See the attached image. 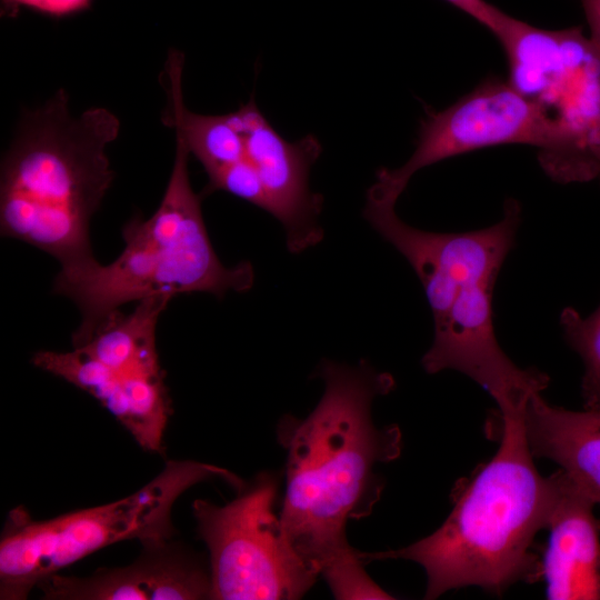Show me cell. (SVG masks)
Masks as SVG:
<instances>
[{
  "instance_id": "cell-17",
  "label": "cell",
  "mask_w": 600,
  "mask_h": 600,
  "mask_svg": "<svg viewBox=\"0 0 600 600\" xmlns=\"http://www.w3.org/2000/svg\"><path fill=\"white\" fill-rule=\"evenodd\" d=\"M208 176L204 194L226 191L263 210L267 197L262 182L253 166L244 158L233 164L219 169Z\"/></svg>"
},
{
  "instance_id": "cell-20",
  "label": "cell",
  "mask_w": 600,
  "mask_h": 600,
  "mask_svg": "<svg viewBox=\"0 0 600 600\" xmlns=\"http://www.w3.org/2000/svg\"><path fill=\"white\" fill-rule=\"evenodd\" d=\"M7 7H28L50 16H66L87 8L90 0H4Z\"/></svg>"
},
{
  "instance_id": "cell-5",
  "label": "cell",
  "mask_w": 600,
  "mask_h": 600,
  "mask_svg": "<svg viewBox=\"0 0 600 600\" xmlns=\"http://www.w3.org/2000/svg\"><path fill=\"white\" fill-rule=\"evenodd\" d=\"M212 478L234 488L243 483L213 464L170 461L147 486L108 504L41 521L23 507L13 509L0 541V598L24 600L42 579L112 543L172 538L173 503L190 487Z\"/></svg>"
},
{
  "instance_id": "cell-10",
  "label": "cell",
  "mask_w": 600,
  "mask_h": 600,
  "mask_svg": "<svg viewBox=\"0 0 600 600\" xmlns=\"http://www.w3.org/2000/svg\"><path fill=\"white\" fill-rule=\"evenodd\" d=\"M493 284L463 289L447 313L434 323L431 347L421 364L427 373L454 370L481 386L499 411L526 406L548 388L550 377L534 368L518 367L501 349L493 327Z\"/></svg>"
},
{
  "instance_id": "cell-12",
  "label": "cell",
  "mask_w": 600,
  "mask_h": 600,
  "mask_svg": "<svg viewBox=\"0 0 600 600\" xmlns=\"http://www.w3.org/2000/svg\"><path fill=\"white\" fill-rule=\"evenodd\" d=\"M49 600H198L210 599V570L171 538L142 542L132 563L101 569L89 577L59 573L36 587Z\"/></svg>"
},
{
  "instance_id": "cell-2",
  "label": "cell",
  "mask_w": 600,
  "mask_h": 600,
  "mask_svg": "<svg viewBox=\"0 0 600 600\" xmlns=\"http://www.w3.org/2000/svg\"><path fill=\"white\" fill-rule=\"evenodd\" d=\"M527 404L500 411L498 450L457 481L453 507L434 532L400 549L359 551L360 559L420 564L427 574L426 599L464 587L501 596L517 582L542 578L533 542L550 520L558 476L556 471L542 477L534 466L524 423Z\"/></svg>"
},
{
  "instance_id": "cell-21",
  "label": "cell",
  "mask_w": 600,
  "mask_h": 600,
  "mask_svg": "<svg viewBox=\"0 0 600 600\" xmlns=\"http://www.w3.org/2000/svg\"><path fill=\"white\" fill-rule=\"evenodd\" d=\"M589 27V39L600 53V0H579Z\"/></svg>"
},
{
  "instance_id": "cell-7",
  "label": "cell",
  "mask_w": 600,
  "mask_h": 600,
  "mask_svg": "<svg viewBox=\"0 0 600 600\" xmlns=\"http://www.w3.org/2000/svg\"><path fill=\"white\" fill-rule=\"evenodd\" d=\"M278 478L260 472L232 501H193L199 538L209 550L216 600L300 599L320 574L296 552L274 512Z\"/></svg>"
},
{
  "instance_id": "cell-11",
  "label": "cell",
  "mask_w": 600,
  "mask_h": 600,
  "mask_svg": "<svg viewBox=\"0 0 600 600\" xmlns=\"http://www.w3.org/2000/svg\"><path fill=\"white\" fill-rule=\"evenodd\" d=\"M234 114L244 137L246 159L266 192V211L283 226L289 251L316 246L323 237L318 223L322 197L310 190L309 172L321 153L320 142L313 136L287 141L260 112L253 96Z\"/></svg>"
},
{
  "instance_id": "cell-6",
  "label": "cell",
  "mask_w": 600,
  "mask_h": 600,
  "mask_svg": "<svg viewBox=\"0 0 600 600\" xmlns=\"http://www.w3.org/2000/svg\"><path fill=\"white\" fill-rule=\"evenodd\" d=\"M508 81L543 109L553 131L540 167L561 184L600 183V53L581 27L547 30L509 14L496 36Z\"/></svg>"
},
{
  "instance_id": "cell-4",
  "label": "cell",
  "mask_w": 600,
  "mask_h": 600,
  "mask_svg": "<svg viewBox=\"0 0 600 600\" xmlns=\"http://www.w3.org/2000/svg\"><path fill=\"white\" fill-rule=\"evenodd\" d=\"M189 150L176 134V154L162 200L148 219L133 217L122 227L124 248L110 263L97 260L71 271L60 270L53 292L72 300L81 322L72 334L79 346L128 302L154 296L207 292L218 298L247 292L254 283L249 261L227 267L209 238L201 194L188 171Z\"/></svg>"
},
{
  "instance_id": "cell-14",
  "label": "cell",
  "mask_w": 600,
  "mask_h": 600,
  "mask_svg": "<svg viewBox=\"0 0 600 600\" xmlns=\"http://www.w3.org/2000/svg\"><path fill=\"white\" fill-rule=\"evenodd\" d=\"M31 362L92 396L143 450L163 452L164 433L172 414V401L166 382L126 383L101 362L74 347L66 352L38 351Z\"/></svg>"
},
{
  "instance_id": "cell-9",
  "label": "cell",
  "mask_w": 600,
  "mask_h": 600,
  "mask_svg": "<svg viewBox=\"0 0 600 600\" xmlns=\"http://www.w3.org/2000/svg\"><path fill=\"white\" fill-rule=\"evenodd\" d=\"M393 203L367 200L363 217L409 262L423 287L433 322L449 310L457 296L476 284H496L514 246L521 206L510 198L501 219L466 232H430L402 221Z\"/></svg>"
},
{
  "instance_id": "cell-19",
  "label": "cell",
  "mask_w": 600,
  "mask_h": 600,
  "mask_svg": "<svg viewBox=\"0 0 600 600\" xmlns=\"http://www.w3.org/2000/svg\"><path fill=\"white\" fill-rule=\"evenodd\" d=\"M480 24L486 27L493 36L499 31L504 18V12L487 2L486 0H446Z\"/></svg>"
},
{
  "instance_id": "cell-1",
  "label": "cell",
  "mask_w": 600,
  "mask_h": 600,
  "mask_svg": "<svg viewBox=\"0 0 600 600\" xmlns=\"http://www.w3.org/2000/svg\"><path fill=\"white\" fill-rule=\"evenodd\" d=\"M324 383L317 407L306 417L283 416L277 439L287 452L286 492L280 520L288 541L320 576L359 558L346 534L350 520L369 516L384 481L380 463L399 458L398 426L377 427L373 400L396 386L391 373L362 361L357 366L322 361Z\"/></svg>"
},
{
  "instance_id": "cell-3",
  "label": "cell",
  "mask_w": 600,
  "mask_h": 600,
  "mask_svg": "<svg viewBox=\"0 0 600 600\" xmlns=\"http://www.w3.org/2000/svg\"><path fill=\"white\" fill-rule=\"evenodd\" d=\"M119 130L106 108L73 118L63 89L24 111L1 164V234L44 251L62 271L94 262L90 220L114 178L106 150Z\"/></svg>"
},
{
  "instance_id": "cell-15",
  "label": "cell",
  "mask_w": 600,
  "mask_h": 600,
  "mask_svg": "<svg viewBox=\"0 0 600 600\" xmlns=\"http://www.w3.org/2000/svg\"><path fill=\"white\" fill-rule=\"evenodd\" d=\"M524 423L533 457L559 464L600 506V410L556 407L536 393Z\"/></svg>"
},
{
  "instance_id": "cell-8",
  "label": "cell",
  "mask_w": 600,
  "mask_h": 600,
  "mask_svg": "<svg viewBox=\"0 0 600 600\" xmlns=\"http://www.w3.org/2000/svg\"><path fill=\"white\" fill-rule=\"evenodd\" d=\"M552 143V127L541 106L508 80L491 77L444 110L428 113L410 159L397 169H379L367 199L396 204L416 172L470 151L528 144L537 148L539 159Z\"/></svg>"
},
{
  "instance_id": "cell-18",
  "label": "cell",
  "mask_w": 600,
  "mask_h": 600,
  "mask_svg": "<svg viewBox=\"0 0 600 600\" xmlns=\"http://www.w3.org/2000/svg\"><path fill=\"white\" fill-rule=\"evenodd\" d=\"M363 566L364 562L358 558L342 562L321 576L336 599H393L367 574Z\"/></svg>"
},
{
  "instance_id": "cell-13",
  "label": "cell",
  "mask_w": 600,
  "mask_h": 600,
  "mask_svg": "<svg viewBox=\"0 0 600 600\" xmlns=\"http://www.w3.org/2000/svg\"><path fill=\"white\" fill-rule=\"evenodd\" d=\"M542 561L547 598L600 600V519L594 500L562 469Z\"/></svg>"
},
{
  "instance_id": "cell-16",
  "label": "cell",
  "mask_w": 600,
  "mask_h": 600,
  "mask_svg": "<svg viewBox=\"0 0 600 600\" xmlns=\"http://www.w3.org/2000/svg\"><path fill=\"white\" fill-rule=\"evenodd\" d=\"M559 322L568 344L583 362L581 396L584 409L600 410V306L588 317L566 307Z\"/></svg>"
}]
</instances>
